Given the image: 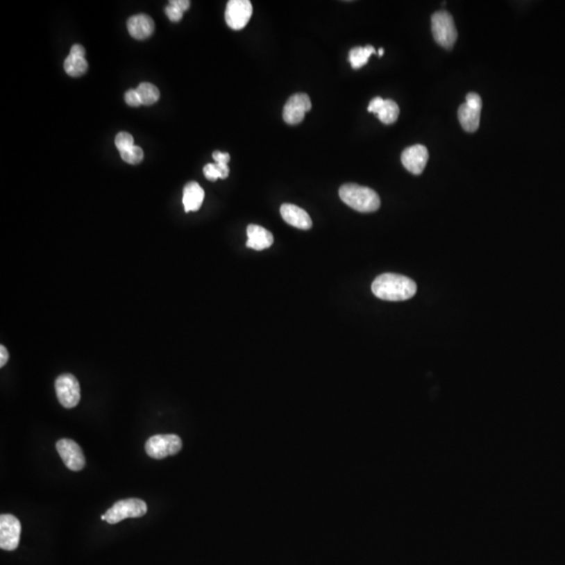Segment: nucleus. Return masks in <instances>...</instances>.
<instances>
[{
    "mask_svg": "<svg viewBox=\"0 0 565 565\" xmlns=\"http://www.w3.org/2000/svg\"><path fill=\"white\" fill-rule=\"evenodd\" d=\"M368 110L375 113L378 119L385 125L395 123L399 117L400 109L395 101L385 100L380 96L373 99L369 105Z\"/></svg>",
    "mask_w": 565,
    "mask_h": 565,
    "instance_id": "f8f14e48",
    "label": "nucleus"
},
{
    "mask_svg": "<svg viewBox=\"0 0 565 565\" xmlns=\"http://www.w3.org/2000/svg\"><path fill=\"white\" fill-rule=\"evenodd\" d=\"M213 158L216 162L228 164V162L230 160V155L228 153H224V152L215 151L213 153Z\"/></svg>",
    "mask_w": 565,
    "mask_h": 565,
    "instance_id": "bb28decb",
    "label": "nucleus"
},
{
    "mask_svg": "<svg viewBox=\"0 0 565 565\" xmlns=\"http://www.w3.org/2000/svg\"><path fill=\"white\" fill-rule=\"evenodd\" d=\"M247 237L248 240L246 246L255 251H264L269 248L273 244V236L269 230L255 224H251L247 228Z\"/></svg>",
    "mask_w": 565,
    "mask_h": 565,
    "instance_id": "2eb2a0df",
    "label": "nucleus"
},
{
    "mask_svg": "<svg viewBox=\"0 0 565 565\" xmlns=\"http://www.w3.org/2000/svg\"><path fill=\"white\" fill-rule=\"evenodd\" d=\"M253 15V5L249 0H230L226 11V22L232 30L244 28Z\"/></svg>",
    "mask_w": 565,
    "mask_h": 565,
    "instance_id": "6e6552de",
    "label": "nucleus"
},
{
    "mask_svg": "<svg viewBox=\"0 0 565 565\" xmlns=\"http://www.w3.org/2000/svg\"><path fill=\"white\" fill-rule=\"evenodd\" d=\"M58 453L68 469L71 471H81L85 467V457L81 447L69 439H62L57 442Z\"/></svg>",
    "mask_w": 565,
    "mask_h": 565,
    "instance_id": "1a4fd4ad",
    "label": "nucleus"
},
{
    "mask_svg": "<svg viewBox=\"0 0 565 565\" xmlns=\"http://www.w3.org/2000/svg\"><path fill=\"white\" fill-rule=\"evenodd\" d=\"M214 167H215L216 172H217L219 178L226 179L230 174V168H228V164L216 162V164H214Z\"/></svg>",
    "mask_w": 565,
    "mask_h": 565,
    "instance_id": "a878e982",
    "label": "nucleus"
},
{
    "mask_svg": "<svg viewBox=\"0 0 565 565\" xmlns=\"http://www.w3.org/2000/svg\"><path fill=\"white\" fill-rule=\"evenodd\" d=\"M183 448V441L176 435H156L146 442L147 455L152 459H162L177 455Z\"/></svg>",
    "mask_w": 565,
    "mask_h": 565,
    "instance_id": "39448f33",
    "label": "nucleus"
},
{
    "mask_svg": "<svg viewBox=\"0 0 565 565\" xmlns=\"http://www.w3.org/2000/svg\"><path fill=\"white\" fill-rule=\"evenodd\" d=\"M311 107L312 104L310 98L306 94H294L288 99L282 110L284 121L289 125L302 123L306 113L310 111Z\"/></svg>",
    "mask_w": 565,
    "mask_h": 565,
    "instance_id": "9d476101",
    "label": "nucleus"
},
{
    "mask_svg": "<svg viewBox=\"0 0 565 565\" xmlns=\"http://www.w3.org/2000/svg\"><path fill=\"white\" fill-rule=\"evenodd\" d=\"M432 31L435 40L444 49H451L457 39V31L453 16L447 11L436 12L432 16Z\"/></svg>",
    "mask_w": 565,
    "mask_h": 565,
    "instance_id": "7ed1b4c3",
    "label": "nucleus"
},
{
    "mask_svg": "<svg viewBox=\"0 0 565 565\" xmlns=\"http://www.w3.org/2000/svg\"><path fill=\"white\" fill-rule=\"evenodd\" d=\"M480 112L482 109L469 106V105L462 104L457 111L459 123L466 132H475L480 127Z\"/></svg>",
    "mask_w": 565,
    "mask_h": 565,
    "instance_id": "f3484780",
    "label": "nucleus"
},
{
    "mask_svg": "<svg viewBox=\"0 0 565 565\" xmlns=\"http://www.w3.org/2000/svg\"><path fill=\"white\" fill-rule=\"evenodd\" d=\"M148 506L144 500L138 498L119 500L104 515L105 521L115 525L126 518H138L147 513Z\"/></svg>",
    "mask_w": 565,
    "mask_h": 565,
    "instance_id": "20e7f679",
    "label": "nucleus"
},
{
    "mask_svg": "<svg viewBox=\"0 0 565 565\" xmlns=\"http://www.w3.org/2000/svg\"><path fill=\"white\" fill-rule=\"evenodd\" d=\"M128 32L136 40H145L153 35L155 24L150 16L137 14L132 16L127 22Z\"/></svg>",
    "mask_w": 565,
    "mask_h": 565,
    "instance_id": "4468645a",
    "label": "nucleus"
},
{
    "mask_svg": "<svg viewBox=\"0 0 565 565\" xmlns=\"http://www.w3.org/2000/svg\"><path fill=\"white\" fill-rule=\"evenodd\" d=\"M203 200L204 191L200 187L199 183L191 181L185 185V189H183V202L187 213L199 210Z\"/></svg>",
    "mask_w": 565,
    "mask_h": 565,
    "instance_id": "dca6fc26",
    "label": "nucleus"
},
{
    "mask_svg": "<svg viewBox=\"0 0 565 565\" xmlns=\"http://www.w3.org/2000/svg\"><path fill=\"white\" fill-rule=\"evenodd\" d=\"M372 292L380 300L400 302L412 298L416 294V285L407 276L383 273L373 282Z\"/></svg>",
    "mask_w": 565,
    "mask_h": 565,
    "instance_id": "f257e3e1",
    "label": "nucleus"
},
{
    "mask_svg": "<svg viewBox=\"0 0 565 565\" xmlns=\"http://www.w3.org/2000/svg\"><path fill=\"white\" fill-rule=\"evenodd\" d=\"M22 523L11 514L0 516V548L5 550H15L19 546Z\"/></svg>",
    "mask_w": 565,
    "mask_h": 565,
    "instance_id": "0eeeda50",
    "label": "nucleus"
},
{
    "mask_svg": "<svg viewBox=\"0 0 565 565\" xmlns=\"http://www.w3.org/2000/svg\"><path fill=\"white\" fill-rule=\"evenodd\" d=\"M280 215L289 226L300 230H310L312 228V220L306 210L294 204L285 203L280 206Z\"/></svg>",
    "mask_w": 565,
    "mask_h": 565,
    "instance_id": "ddd939ff",
    "label": "nucleus"
},
{
    "mask_svg": "<svg viewBox=\"0 0 565 565\" xmlns=\"http://www.w3.org/2000/svg\"><path fill=\"white\" fill-rule=\"evenodd\" d=\"M64 69L70 77L78 78L83 76L88 70V63L85 58L68 55L64 61Z\"/></svg>",
    "mask_w": 565,
    "mask_h": 565,
    "instance_id": "6ab92c4d",
    "label": "nucleus"
},
{
    "mask_svg": "<svg viewBox=\"0 0 565 565\" xmlns=\"http://www.w3.org/2000/svg\"><path fill=\"white\" fill-rule=\"evenodd\" d=\"M173 3L178 6L183 12L187 11L191 7V1L189 0H173Z\"/></svg>",
    "mask_w": 565,
    "mask_h": 565,
    "instance_id": "c756f323",
    "label": "nucleus"
},
{
    "mask_svg": "<svg viewBox=\"0 0 565 565\" xmlns=\"http://www.w3.org/2000/svg\"><path fill=\"white\" fill-rule=\"evenodd\" d=\"M339 197L346 205L360 213H373L380 208V198L374 189L355 183L342 185Z\"/></svg>",
    "mask_w": 565,
    "mask_h": 565,
    "instance_id": "f03ea898",
    "label": "nucleus"
},
{
    "mask_svg": "<svg viewBox=\"0 0 565 565\" xmlns=\"http://www.w3.org/2000/svg\"><path fill=\"white\" fill-rule=\"evenodd\" d=\"M428 150L425 146L414 145L406 148L401 155V162L408 172L420 175L428 162Z\"/></svg>",
    "mask_w": 565,
    "mask_h": 565,
    "instance_id": "9b49d317",
    "label": "nucleus"
},
{
    "mask_svg": "<svg viewBox=\"0 0 565 565\" xmlns=\"http://www.w3.org/2000/svg\"><path fill=\"white\" fill-rule=\"evenodd\" d=\"M125 101L129 106L138 107L142 105L140 96H138L137 90H129L125 94Z\"/></svg>",
    "mask_w": 565,
    "mask_h": 565,
    "instance_id": "b1692460",
    "label": "nucleus"
},
{
    "mask_svg": "<svg viewBox=\"0 0 565 565\" xmlns=\"http://www.w3.org/2000/svg\"><path fill=\"white\" fill-rule=\"evenodd\" d=\"M69 55L75 56V57L85 58L86 51L82 45L75 44L70 49Z\"/></svg>",
    "mask_w": 565,
    "mask_h": 565,
    "instance_id": "cd10ccee",
    "label": "nucleus"
},
{
    "mask_svg": "<svg viewBox=\"0 0 565 565\" xmlns=\"http://www.w3.org/2000/svg\"><path fill=\"white\" fill-rule=\"evenodd\" d=\"M115 147L117 148L119 153H121V152L127 151V150L131 149L134 146L133 136L128 133V132H119V133L115 136Z\"/></svg>",
    "mask_w": 565,
    "mask_h": 565,
    "instance_id": "4be33fe9",
    "label": "nucleus"
},
{
    "mask_svg": "<svg viewBox=\"0 0 565 565\" xmlns=\"http://www.w3.org/2000/svg\"><path fill=\"white\" fill-rule=\"evenodd\" d=\"M121 158L127 164L137 165L143 162L144 151L138 146H133L131 149L121 152Z\"/></svg>",
    "mask_w": 565,
    "mask_h": 565,
    "instance_id": "412c9836",
    "label": "nucleus"
},
{
    "mask_svg": "<svg viewBox=\"0 0 565 565\" xmlns=\"http://www.w3.org/2000/svg\"><path fill=\"white\" fill-rule=\"evenodd\" d=\"M136 90H137L138 96H140V101H142V105L150 106V105L155 104L160 100V90L153 84L144 82V83L140 84Z\"/></svg>",
    "mask_w": 565,
    "mask_h": 565,
    "instance_id": "aec40b11",
    "label": "nucleus"
},
{
    "mask_svg": "<svg viewBox=\"0 0 565 565\" xmlns=\"http://www.w3.org/2000/svg\"><path fill=\"white\" fill-rule=\"evenodd\" d=\"M9 360V352L5 346H0V368H3Z\"/></svg>",
    "mask_w": 565,
    "mask_h": 565,
    "instance_id": "c85d7f7f",
    "label": "nucleus"
},
{
    "mask_svg": "<svg viewBox=\"0 0 565 565\" xmlns=\"http://www.w3.org/2000/svg\"><path fill=\"white\" fill-rule=\"evenodd\" d=\"M378 53H379V57H382L383 53H385V49H379Z\"/></svg>",
    "mask_w": 565,
    "mask_h": 565,
    "instance_id": "7c9ffc66",
    "label": "nucleus"
},
{
    "mask_svg": "<svg viewBox=\"0 0 565 565\" xmlns=\"http://www.w3.org/2000/svg\"><path fill=\"white\" fill-rule=\"evenodd\" d=\"M376 53L374 47L372 45H366V47H356L351 49L348 53V60H350L351 66L354 69L362 68V66L368 63L369 58Z\"/></svg>",
    "mask_w": 565,
    "mask_h": 565,
    "instance_id": "a211bd4d",
    "label": "nucleus"
},
{
    "mask_svg": "<svg viewBox=\"0 0 565 565\" xmlns=\"http://www.w3.org/2000/svg\"><path fill=\"white\" fill-rule=\"evenodd\" d=\"M58 400L63 407L74 408L81 399V389L78 379L71 374H62L55 383Z\"/></svg>",
    "mask_w": 565,
    "mask_h": 565,
    "instance_id": "423d86ee",
    "label": "nucleus"
},
{
    "mask_svg": "<svg viewBox=\"0 0 565 565\" xmlns=\"http://www.w3.org/2000/svg\"><path fill=\"white\" fill-rule=\"evenodd\" d=\"M203 173L204 176L210 181H216L219 176H218L217 172H216L215 167H214V164H208L203 168Z\"/></svg>",
    "mask_w": 565,
    "mask_h": 565,
    "instance_id": "393cba45",
    "label": "nucleus"
},
{
    "mask_svg": "<svg viewBox=\"0 0 565 565\" xmlns=\"http://www.w3.org/2000/svg\"><path fill=\"white\" fill-rule=\"evenodd\" d=\"M165 11H166V15L168 16L169 19L173 22H178L183 18V13H185L178 6L173 3V0L169 3Z\"/></svg>",
    "mask_w": 565,
    "mask_h": 565,
    "instance_id": "5701e85b",
    "label": "nucleus"
}]
</instances>
